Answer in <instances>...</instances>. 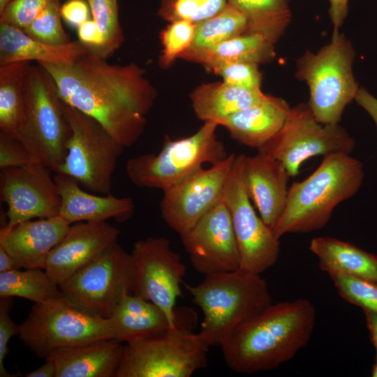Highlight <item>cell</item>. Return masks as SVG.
I'll list each match as a JSON object with an SVG mask.
<instances>
[{
  "label": "cell",
  "mask_w": 377,
  "mask_h": 377,
  "mask_svg": "<svg viewBox=\"0 0 377 377\" xmlns=\"http://www.w3.org/2000/svg\"><path fill=\"white\" fill-rule=\"evenodd\" d=\"M60 8V2L49 4L22 30L29 37L49 45H61L71 42L63 28Z\"/></svg>",
  "instance_id": "cell-35"
},
{
  "label": "cell",
  "mask_w": 377,
  "mask_h": 377,
  "mask_svg": "<svg viewBox=\"0 0 377 377\" xmlns=\"http://www.w3.org/2000/svg\"><path fill=\"white\" fill-rule=\"evenodd\" d=\"M223 81L233 86L260 89L262 74L258 64L251 62H230L213 66L210 70Z\"/></svg>",
  "instance_id": "cell-38"
},
{
  "label": "cell",
  "mask_w": 377,
  "mask_h": 377,
  "mask_svg": "<svg viewBox=\"0 0 377 377\" xmlns=\"http://www.w3.org/2000/svg\"><path fill=\"white\" fill-rule=\"evenodd\" d=\"M328 275L345 300L362 310L377 313V283L342 274Z\"/></svg>",
  "instance_id": "cell-37"
},
{
  "label": "cell",
  "mask_w": 377,
  "mask_h": 377,
  "mask_svg": "<svg viewBox=\"0 0 377 377\" xmlns=\"http://www.w3.org/2000/svg\"><path fill=\"white\" fill-rule=\"evenodd\" d=\"M29 61L0 66V129L16 137L25 117Z\"/></svg>",
  "instance_id": "cell-29"
},
{
  "label": "cell",
  "mask_w": 377,
  "mask_h": 377,
  "mask_svg": "<svg viewBox=\"0 0 377 377\" xmlns=\"http://www.w3.org/2000/svg\"><path fill=\"white\" fill-rule=\"evenodd\" d=\"M274 55V44L265 36L246 33L211 47H189L179 59L201 64L209 71L213 66L224 63H267Z\"/></svg>",
  "instance_id": "cell-25"
},
{
  "label": "cell",
  "mask_w": 377,
  "mask_h": 377,
  "mask_svg": "<svg viewBox=\"0 0 377 377\" xmlns=\"http://www.w3.org/2000/svg\"><path fill=\"white\" fill-rule=\"evenodd\" d=\"M242 175L251 201L273 230L286 207L291 177L281 162L259 151L252 156L242 154Z\"/></svg>",
  "instance_id": "cell-19"
},
{
  "label": "cell",
  "mask_w": 377,
  "mask_h": 377,
  "mask_svg": "<svg viewBox=\"0 0 377 377\" xmlns=\"http://www.w3.org/2000/svg\"><path fill=\"white\" fill-rule=\"evenodd\" d=\"M290 108L284 99L266 95L260 102L228 117L220 126L233 140L258 149L281 129Z\"/></svg>",
  "instance_id": "cell-22"
},
{
  "label": "cell",
  "mask_w": 377,
  "mask_h": 377,
  "mask_svg": "<svg viewBox=\"0 0 377 377\" xmlns=\"http://www.w3.org/2000/svg\"><path fill=\"white\" fill-rule=\"evenodd\" d=\"M15 268L0 272V297H17L40 303L61 295L60 288L44 269Z\"/></svg>",
  "instance_id": "cell-31"
},
{
  "label": "cell",
  "mask_w": 377,
  "mask_h": 377,
  "mask_svg": "<svg viewBox=\"0 0 377 377\" xmlns=\"http://www.w3.org/2000/svg\"><path fill=\"white\" fill-rule=\"evenodd\" d=\"M355 140L338 124H323L308 104L291 108L279 133L258 151L281 162L291 177L297 175L306 160L336 153L350 154Z\"/></svg>",
  "instance_id": "cell-11"
},
{
  "label": "cell",
  "mask_w": 377,
  "mask_h": 377,
  "mask_svg": "<svg viewBox=\"0 0 377 377\" xmlns=\"http://www.w3.org/2000/svg\"><path fill=\"white\" fill-rule=\"evenodd\" d=\"M131 254L117 243L60 286L61 295L89 315L110 318L124 295L131 293Z\"/></svg>",
  "instance_id": "cell-12"
},
{
  "label": "cell",
  "mask_w": 377,
  "mask_h": 377,
  "mask_svg": "<svg viewBox=\"0 0 377 377\" xmlns=\"http://www.w3.org/2000/svg\"><path fill=\"white\" fill-rule=\"evenodd\" d=\"M17 268L16 265L8 253V252L0 246V272L9 271Z\"/></svg>",
  "instance_id": "cell-48"
},
{
  "label": "cell",
  "mask_w": 377,
  "mask_h": 377,
  "mask_svg": "<svg viewBox=\"0 0 377 377\" xmlns=\"http://www.w3.org/2000/svg\"><path fill=\"white\" fill-rule=\"evenodd\" d=\"M123 349L121 342L106 339L64 349L47 358L54 363L55 377H115Z\"/></svg>",
  "instance_id": "cell-23"
},
{
  "label": "cell",
  "mask_w": 377,
  "mask_h": 377,
  "mask_svg": "<svg viewBox=\"0 0 377 377\" xmlns=\"http://www.w3.org/2000/svg\"><path fill=\"white\" fill-rule=\"evenodd\" d=\"M309 250L320 268L330 274H342L377 283V256L355 245L332 237L313 238Z\"/></svg>",
  "instance_id": "cell-27"
},
{
  "label": "cell",
  "mask_w": 377,
  "mask_h": 377,
  "mask_svg": "<svg viewBox=\"0 0 377 377\" xmlns=\"http://www.w3.org/2000/svg\"><path fill=\"white\" fill-rule=\"evenodd\" d=\"M89 50L79 40L49 45L29 37L18 27L0 22V66L30 61L71 64Z\"/></svg>",
  "instance_id": "cell-24"
},
{
  "label": "cell",
  "mask_w": 377,
  "mask_h": 377,
  "mask_svg": "<svg viewBox=\"0 0 377 377\" xmlns=\"http://www.w3.org/2000/svg\"><path fill=\"white\" fill-rule=\"evenodd\" d=\"M29 153L15 136L0 133V168L20 167L33 163Z\"/></svg>",
  "instance_id": "cell-41"
},
{
  "label": "cell",
  "mask_w": 377,
  "mask_h": 377,
  "mask_svg": "<svg viewBox=\"0 0 377 377\" xmlns=\"http://www.w3.org/2000/svg\"><path fill=\"white\" fill-rule=\"evenodd\" d=\"M371 376L377 377V355H376L375 361L371 370Z\"/></svg>",
  "instance_id": "cell-50"
},
{
  "label": "cell",
  "mask_w": 377,
  "mask_h": 377,
  "mask_svg": "<svg viewBox=\"0 0 377 377\" xmlns=\"http://www.w3.org/2000/svg\"><path fill=\"white\" fill-rule=\"evenodd\" d=\"M316 316L305 298L270 304L239 324L221 345L226 364L244 374L277 369L307 345Z\"/></svg>",
  "instance_id": "cell-2"
},
{
  "label": "cell",
  "mask_w": 377,
  "mask_h": 377,
  "mask_svg": "<svg viewBox=\"0 0 377 377\" xmlns=\"http://www.w3.org/2000/svg\"><path fill=\"white\" fill-rule=\"evenodd\" d=\"M195 24L185 20L170 24L159 34L162 50L158 64L162 68H169L193 43Z\"/></svg>",
  "instance_id": "cell-36"
},
{
  "label": "cell",
  "mask_w": 377,
  "mask_h": 377,
  "mask_svg": "<svg viewBox=\"0 0 377 377\" xmlns=\"http://www.w3.org/2000/svg\"><path fill=\"white\" fill-rule=\"evenodd\" d=\"M61 1L14 0L0 14V22L22 29L49 4Z\"/></svg>",
  "instance_id": "cell-39"
},
{
  "label": "cell",
  "mask_w": 377,
  "mask_h": 377,
  "mask_svg": "<svg viewBox=\"0 0 377 377\" xmlns=\"http://www.w3.org/2000/svg\"><path fill=\"white\" fill-rule=\"evenodd\" d=\"M364 177L362 163L345 153L323 156L308 177L288 188L284 210L273 228L280 239L288 233H308L323 228L334 208L354 196Z\"/></svg>",
  "instance_id": "cell-3"
},
{
  "label": "cell",
  "mask_w": 377,
  "mask_h": 377,
  "mask_svg": "<svg viewBox=\"0 0 377 377\" xmlns=\"http://www.w3.org/2000/svg\"><path fill=\"white\" fill-rule=\"evenodd\" d=\"M355 101L369 113L377 127V98L366 89L361 87L357 91Z\"/></svg>",
  "instance_id": "cell-45"
},
{
  "label": "cell",
  "mask_w": 377,
  "mask_h": 377,
  "mask_svg": "<svg viewBox=\"0 0 377 377\" xmlns=\"http://www.w3.org/2000/svg\"><path fill=\"white\" fill-rule=\"evenodd\" d=\"M355 52L343 34H332L318 52L306 51L297 60L295 77L309 86V106L323 124H338L359 89L353 73Z\"/></svg>",
  "instance_id": "cell-6"
},
{
  "label": "cell",
  "mask_w": 377,
  "mask_h": 377,
  "mask_svg": "<svg viewBox=\"0 0 377 377\" xmlns=\"http://www.w3.org/2000/svg\"><path fill=\"white\" fill-rule=\"evenodd\" d=\"M63 108L72 134L66 157L55 173L74 178L91 192L110 193L112 174L124 147L95 119L64 101Z\"/></svg>",
  "instance_id": "cell-10"
},
{
  "label": "cell",
  "mask_w": 377,
  "mask_h": 377,
  "mask_svg": "<svg viewBox=\"0 0 377 377\" xmlns=\"http://www.w3.org/2000/svg\"><path fill=\"white\" fill-rule=\"evenodd\" d=\"M54 179L61 197L59 215L70 224L109 219L123 223L133 215L135 206L131 198L89 193L74 178L61 173H56Z\"/></svg>",
  "instance_id": "cell-21"
},
{
  "label": "cell",
  "mask_w": 377,
  "mask_h": 377,
  "mask_svg": "<svg viewBox=\"0 0 377 377\" xmlns=\"http://www.w3.org/2000/svg\"><path fill=\"white\" fill-rule=\"evenodd\" d=\"M227 0H160L158 15L169 22L185 20L198 24L221 11Z\"/></svg>",
  "instance_id": "cell-34"
},
{
  "label": "cell",
  "mask_w": 377,
  "mask_h": 377,
  "mask_svg": "<svg viewBox=\"0 0 377 377\" xmlns=\"http://www.w3.org/2000/svg\"><path fill=\"white\" fill-rule=\"evenodd\" d=\"M56 368L54 362L50 359H45V362L38 369L24 374L26 377H55Z\"/></svg>",
  "instance_id": "cell-46"
},
{
  "label": "cell",
  "mask_w": 377,
  "mask_h": 377,
  "mask_svg": "<svg viewBox=\"0 0 377 377\" xmlns=\"http://www.w3.org/2000/svg\"><path fill=\"white\" fill-rule=\"evenodd\" d=\"M218 126L214 121H205L191 136L172 140L165 135L158 154H144L127 161L128 179L140 188L163 191L197 172L204 163L224 161L229 154L217 138Z\"/></svg>",
  "instance_id": "cell-8"
},
{
  "label": "cell",
  "mask_w": 377,
  "mask_h": 377,
  "mask_svg": "<svg viewBox=\"0 0 377 377\" xmlns=\"http://www.w3.org/2000/svg\"><path fill=\"white\" fill-rule=\"evenodd\" d=\"M191 265L205 275L239 268V253L223 197L189 230L179 235Z\"/></svg>",
  "instance_id": "cell-17"
},
{
  "label": "cell",
  "mask_w": 377,
  "mask_h": 377,
  "mask_svg": "<svg viewBox=\"0 0 377 377\" xmlns=\"http://www.w3.org/2000/svg\"><path fill=\"white\" fill-rule=\"evenodd\" d=\"M52 77L60 98L90 116L124 147L144 132L157 91L145 69L110 64L90 49L71 64L38 63Z\"/></svg>",
  "instance_id": "cell-1"
},
{
  "label": "cell",
  "mask_w": 377,
  "mask_h": 377,
  "mask_svg": "<svg viewBox=\"0 0 377 377\" xmlns=\"http://www.w3.org/2000/svg\"><path fill=\"white\" fill-rule=\"evenodd\" d=\"M235 157L230 154L163 191L161 214L170 228L183 235L221 200Z\"/></svg>",
  "instance_id": "cell-15"
},
{
  "label": "cell",
  "mask_w": 377,
  "mask_h": 377,
  "mask_svg": "<svg viewBox=\"0 0 377 377\" xmlns=\"http://www.w3.org/2000/svg\"><path fill=\"white\" fill-rule=\"evenodd\" d=\"M71 225L58 215L3 227L0 230V246L11 256L17 268L45 269L50 251Z\"/></svg>",
  "instance_id": "cell-20"
},
{
  "label": "cell",
  "mask_w": 377,
  "mask_h": 377,
  "mask_svg": "<svg viewBox=\"0 0 377 377\" xmlns=\"http://www.w3.org/2000/svg\"><path fill=\"white\" fill-rule=\"evenodd\" d=\"M51 172L39 162L1 170V200L7 206L8 219L3 227L59 215L61 197Z\"/></svg>",
  "instance_id": "cell-16"
},
{
  "label": "cell",
  "mask_w": 377,
  "mask_h": 377,
  "mask_svg": "<svg viewBox=\"0 0 377 377\" xmlns=\"http://www.w3.org/2000/svg\"><path fill=\"white\" fill-rule=\"evenodd\" d=\"M119 235L120 230L106 221L75 223L50 251L45 270L60 286L117 244Z\"/></svg>",
  "instance_id": "cell-18"
},
{
  "label": "cell",
  "mask_w": 377,
  "mask_h": 377,
  "mask_svg": "<svg viewBox=\"0 0 377 377\" xmlns=\"http://www.w3.org/2000/svg\"><path fill=\"white\" fill-rule=\"evenodd\" d=\"M242 156L236 155L223 200L231 216L239 253V268L261 274L277 261L280 239L257 215L251 204L242 179Z\"/></svg>",
  "instance_id": "cell-14"
},
{
  "label": "cell",
  "mask_w": 377,
  "mask_h": 377,
  "mask_svg": "<svg viewBox=\"0 0 377 377\" xmlns=\"http://www.w3.org/2000/svg\"><path fill=\"white\" fill-rule=\"evenodd\" d=\"M227 1L246 17L247 33L261 34L274 45L290 22L289 0Z\"/></svg>",
  "instance_id": "cell-30"
},
{
  "label": "cell",
  "mask_w": 377,
  "mask_h": 377,
  "mask_svg": "<svg viewBox=\"0 0 377 377\" xmlns=\"http://www.w3.org/2000/svg\"><path fill=\"white\" fill-rule=\"evenodd\" d=\"M261 89L230 85L223 81L202 84L190 94L195 116L219 126L230 115L254 105L265 97Z\"/></svg>",
  "instance_id": "cell-26"
},
{
  "label": "cell",
  "mask_w": 377,
  "mask_h": 377,
  "mask_svg": "<svg viewBox=\"0 0 377 377\" xmlns=\"http://www.w3.org/2000/svg\"><path fill=\"white\" fill-rule=\"evenodd\" d=\"M87 3L92 20L104 39L103 47L97 54L108 59L124 41L119 22L117 0H87Z\"/></svg>",
  "instance_id": "cell-33"
},
{
  "label": "cell",
  "mask_w": 377,
  "mask_h": 377,
  "mask_svg": "<svg viewBox=\"0 0 377 377\" xmlns=\"http://www.w3.org/2000/svg\"><path fill=\"white\" fill-rule=\"evenodd\" d=\"M18 336L38 357L45 359L64 349L114 339L110 318L86 313L61 295L34 303L20 325Z\"/></svg>",
  "instance_id": "cell-9"
},
{
  "label": "cell",
  "mask_w": 377,
  "mask_h": 377,
  "mask_svg": "<svg viewBox=\"0 0 377 377\" xmlns=\"http://www.w3.org/2000/svg\"><path fill=\"white\" fill-rule=\"evenodd\" d=\"M71 134L52 77L39 64L31 65L27 82L25 117L16 138L34 162L56 172L66 157Z\"/></svg>",
  "instance_id": "cell-7"
},
{
  "label": "cell",
  "mask_w": 377,
  "mask_h": 377,
  "mask_svg": "<svg viewBox=\"0 0 377 377\" xmlns=\"http://www.w3.org/2000/svg\"><path fill=\"white\" fill-rule=\"evenodd\" d=\"M77 29L79 40L97 54L103 47L104 39L94 21L89 19Z\"/></svg>",
  "instance_id": "cell-43"
},
{
  "label": "cell",
  "mask_w": 377,
  "mask_h": 377,
  "mask_svg": "<svg viewBox=\"0 0 377 377\" xmlns=\"http://www.w3.org/2000/svg\"><path fill=\"white\" fill-rule=\"evenodd\" d=\"M177 311L175 327L126 343L115 377H189L207 367L210 346L193 332L195 312Z\"/></svg>",
  "instance_id": "cell-5"
},
{
  "label": "cell",
  "mask_w": 377,
  "mask_h": 377,
  "mask_svg": "<svg viewBox=\"0 0 377 377\" xmlns=\"http://www.w3.org/2000/svg\"><path fill=\"white\" fill-rule=\"evenodd\" d=\"M203 314L200 334L209 346H221L242 322L272 304L260 274L240 268L205 276L200 283H182Z\"/></svg>",
  "instance_id": "cell-4"
},
{
  "label": "cell",
  "mask_w": 377,
  "mask_h": 377,
  "mask_svg": "<svg viewBox=\"0 0 377 377\" xmlns=\"http://www.w3.org/2000/svg\"><path fill=\"white\" fill-rule=\"evenodd\" d=\"M130 254L131 293L155 304L175 326L178 320L175 303L182 296L181 284L186 269L179 254L163 237L138 240Z\"/></svg>",
  "instance_id": "cell-13"
},
{
  "label": "cell",
  "mask_w": 377,
  "mask_h": 377,
  "mask_svg": "<svg viewBox=\"0 0 377 377\" xmlns=\"http://www.w3.org/2000/svg\"><path fill=\"white\" fill-rule=\"evenodd\" d=\"M11 297H1L0 299V376H15L6 371L4 360L8 352V344L12 337L18 335L20 325L15 324L10 316L12 307Z\"/></svg>",
  "instance_id": "cell-40"
},
{
  "label": "cell",
  "mask_w": 377,
  "mask_h": 377,
  "mask_svg": "<svg viewBox=\"0 0 377 377\" xmlns=\"http://www.w3.org/2000/svg\"><path fill=\"white\" fill-rule=\"evenodd\" d=\"M245 15L228 2L226 6L212 17L195 24L193 43L190 47L205 48L247 33Z\"/></svg>",
  "instance_id": "cell-32"
},
{
  "label": "cell",
  "mask_w": 377,
  "mask_h": 377,
  "mask_svg": "<svg viewBox=\"0 0 377 377\" xmlns=\"http://www.w3.org/2000/svg\"><path fill=\"white\" fill-rule=\"evenodd\" d=\"M110 320L114 339L121 343L176 326L155 304L132 293L124 295Z\"/></svg>",
  "instance_id": "cell-28"
},
{
  "label": "cell",
  "mask_w": 377,
  "mask_h": 377,
  "mask_svg": "<svg viewBox=\"0 0 377 377\" xmlns=\"http://www.w3.org/2000/svg\"><path fill=\"white\" fill-rule=\"evenodd\" d=\"M89 6L84 0H68L61 6V17L77 29L89 20Z\"/></svg>",
  "instance_id": "cell-42"
},
{
  "label": "cell",
  "mask_w": 377,
  "mask_h": 377,
  "mask_svg": "<svg viewBox=\"0 0 377 377\" xmlns=\"http://www.w3.org/2000/svg\"><path fill=\"white\" fill-rule=\"evenodd\" d=\"M14 0H0V14L5 10V8L13 1Z\"/></svg>",
  "instance_id": "cell-49"
},
{
  "label": "cell",
  "mask_w": 377,
  "mask_h": 377,
  "mask_svg": "<svg viewBox=\"0 0 377 377\" xmlns=\"http://www.w3.org/2000/svg\"><path fill=\"white\" fill-rule=\"evenodd\" d=\"M328 1L330 2L329 15L334 27L332 34H337L347 17L349 0Z\"/></svg>",
  "instance_id": "cell-44"
},
{
  "label": "cell",
  "mask_w": 377,
  "mask_h": 377,
  "mask_svg": "<svg viewBox=\"0 0 377 377\" xmlns=\"http://www.w3.org/2000/svg\"><path fill=\"white\" fill-rule=\"evenodd\" d=\"M363 311L365 315L367 326L370 333L371 339L376 348L377 355V313L368 310H363Z\"/></svg>",
  "instance_id": "cell-47"
}]
</instances>
